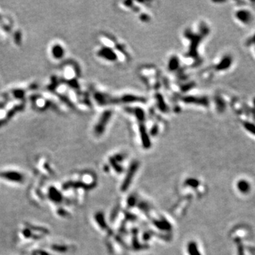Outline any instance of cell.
<instances>
[{"label":"cell","mask_w":255,"mask_h":255,"mask_svg":"<svg viewBox=\"0 0 255 255\" xmlns=\"http://www.w3.org/2000/svg\"><path fill=\"white\" fill-rule=\"evenodd\" d=\"M52 249H53V250L58 251V252H64L67 251V248L65 245H54V246H52Z\"/></svg>","instance_id":"8fae6325"},{"label":"cell","mask_w":255,"mask_h":255,"mask_svg":"<svg viewBox=\"0 0 255 255\" xmlns=\"http://www.w3.org/2000/svg\"><path fill=\"white\" fill-rule=\"evenodd\" d=\"M49 58L54 62H62L67 54L65 44L60 40H55L50 43L48 48Z\"/></svg>","instance_id":"277c9868"},{"label":"cell","mask_w":255,"mask_h":255,"mask_svg":"<svg viewBox=\"0 0 255 255\" xmlns=\"http://www.w3.org/2000/svg\"><path fill=\"white\" fill-rule=\"evenodd\" d=\"M135 169H136V165H133V166L131 168V169H130V171L129 172V173L128 174V176L126 177L125 182H124V184H123V186H122L123 190L127 189L128 185H129V184H130V181H131L132 178H133V175L135 172Z\"/></svg>","instance_id":"ba28073f"},{"label":"cell","mask_w":255,"mask_h":255,"mask_svg":"<svg viewBox=\"0 0 255 255\" xmlns=\"http://www.w3.org/2000/svg\"><path fill=\"white\" fill-rule=\"evenodd\" d=\"M38 88V84L36 82L18 84L4 90L1 93V97L5 101L26 102V98L36 92Z\"/></svg>","instance_id":"6da1fadb"},{"label":"cell","mask_w":255,"mask_h":255,"mask_svg":"<svg viewBox=\"0 0 255 255\" xmlns=\"http://www.w3.org/2000/svg\"><path fill=\"white\" fill-rule=\"evenodd\" d=\"M23 235H24V237H31L32 236L31 231L30 230L28 229V228L24 229V230H23Z\"/></svg>","instance_id":"7c38bea8"},{"label":"cell","mask_w":255,"mask_h":255,"mask_svg":"<svg viewBox=\"0 0 255 255\" xmlns=\"http://www.w3.org/2000/svg\"><path fill=\"white\" fill-rule=\"evenodd\" d=\"M80 67L74 60H65L60 67L59 78L70 87L78 89V80L80 77Z\"/></svg>","instance_id":"7a4b0ae2"},{"label":"cell","mask_w":255,"mask_h":255,"mask_svg":"<svg viewBox=\"0 0 255 255\" xmlns=\"http://www.w3.org/2000/svg\"><path fill=\"white\" fill-rule=\"evenodd\" d=\"M26 107V102L5 101L0 102V128L6 125Z\"/></svg>","instance_id":"3957f363"},{"label":"cell","mask_w":255,"mask_h":255,"mask_svg":"<svg viewBox=\"0 0 255 255\" xmlns=\"http://www.w3.org/2000/svg\"><path fill=\"white\" fill-rule=\"evenodd\" d=\"M238 253H239V255H244V250H243L242 245H239Z\"/></svg>","instance_id":"4fadbf2b"},{"label":"cell","mask_w":255,"mask_h":255,"mask_svg":"<svg viewBox=\"0 0 255 255\" xmlns=\"http://www.w3.org/2000/svg\"><path fill=\"white\" fill-rule=\"evenodd\" d=\"M38 255H50L48 253H47L46 252H43V251H40V252H38Z\"/></svg>","instance_id":"5bb4252c"},{"label":"cell","mask_w":255,"mask_h":255,"mask_svg":"<svg viewBox=\"0 0 255 255\" xmlns=\"http://www.w3.org/2000/svg\"><path fill=\"white\" fill-rule=\"evenodd\" d=\"M254 50H255V49H254ZM254 52H255V51H254Z\"/></svg>","instance_id":"9a60e30c"},{"label":"cell","mask_w":255,"mask_h":255,"mask_svg":"<svg viewBox=\"0 0 255 255\" xmlns=\"http://www.w3.org/2000/svg\"><path fill=\"white\" fill-rule=\"evenodd\" d=\"M237 188L242 193H247L250 190V184H249L246 181L241 180L239 181L238 184H237Z\"/></svg>","instance_id":"9c48e42d"},{"label":"cell","mask_w":255,"mask_h":255,"mask_svg":"<svg viewBox=\"0 0 255 255\" xmlns=\"http://www.w3.org/2000/svg\"><path fill=\"white\" fill-rule=\"evenodd\" d=\"M0 177L16 183H23L24 181V175L20 172H15V171H7V172H1Z\"/></svg>","instance_id":"8992f818"},{"label":"cell","mask_w":255,"mask_h":255,"mask_svg":"<svg viewBox=\"0 0 255 255\" xmlns=\"http://www.w3.org/2000/svg\"><path fill=\"white\" fill-rule=\"evenodd\" d=\"M49 197L52 201L54 202H60L62 200V195L58 191L57 189H55V188L51 187L49 190Z\"/></svg>","instance_id":"52a82bcc"},{"label":"cell","mask_w":255,"mask_h":255,"mask_svg":"<svg viewBox=\"0 0 255 255\" xmlns=\"http://www.w3.org/2000/svg\"><path fill=\"white\" fill-rule=\"evenodd\" d=\"M235 18L237 22L242 26H247L252 24L254 19L253 13L250 9L241 8L237 9L235 13Z\"/></svg>","instance_id":"5b68a950"},{"label":"cell","mask_w":255,"mask_h":255,"mask_svg":"<svg viewBox=\"0 0 255 255\" xmlns=\"http://www.w3.org/2000/svg\"><path fill=\"white\" fill-rule=\"evenodd\" d=\"M188 252L191 255H200V253L197 250L195 243L191 242L188 245Z\"/></svg>","instance_id":"30bf717a"}]
</instances>
